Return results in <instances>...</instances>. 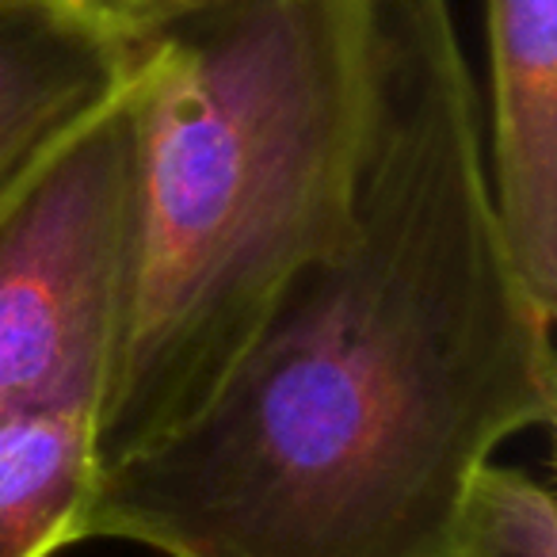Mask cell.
Masks as SVG:
<instances>
[{
	"label": "cell",
	"mask_w": 557,
	"mask_h": 557,
	"mask_svg": "<svg viewBox=\"0 0 557 557\" xmlns=\"http://www.w3.org/2000/svg\"><path fill=\"white\" fill-rule=\"evenodd\" d=\"M554 409V318L504 248L447 0H367L348 225L290 271L191 417L100 470L85 539L447 557L496 447Z\"/></svg>",
	"instance_id": "cell-1"
},
{
	"label": "cell",
	"mask_w": 557,
	"mask_h": 557,
	"mask_svg": "<svg viewBox=\"0 0 557 557\" xmlns=\"http://www.w3.org/2000/svg\"><path fill=\"white\" fill-rule=\"evenodd\" d=\"M134 278L126 85L0 207V409L100 420Z\"/></svg>",
	"instance_id": "cell-3"
},
{
	"label": "cell",
	"mask_w": 557,
	"mask_h": 557,
	"mask_svg": "<svg viewBox=\"0 0 557 557\" xmlns=\"http://www.w3.org/2000/svg\"><path fill=\"white\" fill-rule=\"evenodd\" d=\"M119 32L134 278L100 470L191 417L348 225L367 119V0H149Z\"/></svg>",
	"instance_id": "cell-2"
},
{
	"label": "cell",
	"mask_w": 557,
	"mask_h": 557,
	"mask_svg": "<svg viewBox=\"0 0 557 557\" xmlns=\"http://www.w3.org/2000/svg\"><path fill=\"white\" fill-rule=\"evenodd\" d=\"M493 210L523 290L557 318V0H485Z\"/></svg>",
	"instance_id": "cell-4"
},
{
	"label": "cell",
	"mask_w": 557,
	"mask_h": 557,
	"mask_svg": "<svg viewBox=\"0 0 557 557\" xmlns=\"http://www.w3.org/2000/svg\"><path fill=\"white\" fill-rule=\"evenodd\" d=\"M62 9H73V12H85V16H96V20H108V24H123L131 16L134 0H54Z\"/></svg>",
	"instance_id": "cell-8"
},
{
	"label": "cell",
	"mask_w": 557,
	"mask_h": 557,
	"mask_svg": "<svg viewBox=\"0 0 557 557\" xmlns=\"http://www.w3.org/2000/svg\"><path fill=\"white\" fill-rule=\"evenodd\" d=\"M96 478L92 417L0 409V557H54L85 542Z\"/></svg>",
	"instance_id": "cell-6"
},
{
	"label": "cell",
	"mask_w": 557,
	"mask_h": 557,
	"mask_svg": "<svg viewBox=\"0 0 557 557\" xmlns=\"http://www.w3.org/2000/svg\"><path fill=\"white\" fill-rule=\"evenodd\" d=\"M447 557H557V508L542 481L488 462L458 516Z\"/></svg>",
	"instance_id": "cell-7"
},
{
	"label": "cell",
	"mask_w": 557,
	"mask_h": 557,
	"mask_svg": "<svg viewBox=\"0 0 557 557\" xmlns=\"http://www.w3.org/2000/svg\"><path fill=\"white\" fill-rule=\"evenodd\" d=\"M138 4H149V0H134V9H138ZM134 9H131V12H134Z\"/></svg>",
	"instance_id": "cell-9"
},
{
	"label": "cell",
	"mask_w": 557,
	"mask_h": 557,
	"mask_svg": "<svg viewBox=\"0 0 557 557\" xmlns=\"http://www.w3.org/2000/svg\"><path fill=\"white\" fill-rule=\"evenodd\" d=\"M123 85L115 24L54 0H0V207Z\"/></svg>",
	"instance_id": "cell-5"
}]
</instances>
